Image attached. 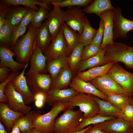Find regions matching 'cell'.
Instances as JSON below:
<instances>
[{
    "mask_svg": "<svg viewBox=\"0 0 133 133\" xmlns=\"http://www.w3.org/2000/svg\"><path fill=\"white\" fill-rule=\"evenodd\" d=\"M114 24L113 40L119 38H125L128 33L133 30V20L125 17L119 7L113 9Z\"/></svg>",
    "mask_w": 133,
    "mask_h": 133,
    "instance_id": "52a82bcc",
    "label": "cell"
},
{
    "mask_svg": "<svg viewBox=\"0 0 133 133\" xmlns=\"http://www.w3.org/2000/svg\"><path fill=\"white\" fill-rule=\"evenodd\" d=\"M68 63V59L66 56L60 57L48 63L47 68L51 78L52 83L54 82L63 70L67 67Z\"/></svg>",
    "mask_w": 133,
    "mask_h": 133,
    "instance_id": "484cf974",
    "label": "cell"
},
{
    "mask_svg": "<svg viewBox=\"0 0 133 133\" xmlns=\"http://www.w3.org/2000/svg\"><path fill=\"white\" fill-rule=\"evenodd\" d=\"M70 88L78 93L90 94L107 101V96L101 92L89 82H85L76 77L69 84Z\"/></svg>",
    "mask_w": 133,
    "mask_h": 133,
    "instance_id": "d6986e66",
    "label": "cell"
},
{
    "mask_svg": "<svg viewBox=\"0 0 133 133\" xmlns=\"http://www.w3.org/2000/svg\"><path fill=\"white\" fill-rule=\"evenodd\" d=\"M43 133L39 132L34 128L32 129L29 133Z\"/></svg>",
    "mask_w": 133,
    "mask_h": 133,
    "instance_id": "db71d44e",
    "label": "cell"
},
{
    "mask_svg": "<svg viewBox=\"0 0 133 133\" xmlns=\"http://www.w3.org/2000/svg\"><path fill=\"white\" fill-rule=\"evenodd\" d=\"M47 60V57L43 54L39 46L36 44H34L29 61L30 67L25 75L35 73H42L46 67Z\"/></svg>",
    "mask_w": 133,
    "mask_h": 133,
    "instance_id": "2e32d148",
    "label": "cell"
},
{
    "mask_svg": "<svg viewBox=\"0 0 133 133\" xmlns=\"http://www.w3.org/2000/svg\"><path fill=\"white\" fill-rule=\"evenodd\" d=\"M24 115L23 113L12 110L7 104L0 102V121L4 125L8 133L11 131L17 120Z\"/></svg>",
    "mask_w": 133,
    "mask_h": 133,
    "instance_id": "7402d4cb",
    "label": "cell"
},
{
    "mask_svg": "<svg viewBox=\"0 0 133 133\" xmlns=\"http://www.w3.org/2000/svg\"><path fill=\"white\" fill-rule=\"evenodd\" d=\"M93 125H92L89 126L81 130L75 132L73 133H85L90 128H91L93 126Z\"/></svg>",
    "mask_w": 133,
    "mask_h": 133,
    "instance_id": "816d5d0a",
    "label": "cell"
},
{
    "mask_svg": "<svg viewBox=\"0 0 133 133\" xmlns=\"http://www.w3.org/2000/svg\"><path fill=\"white\" fill-rule=\"evenodd\" d=\"M0 3L7 6L23 5L30 9L38 11L39 8L37 5L45 7L49 9L50 8L48 5L41 3L38 0H0Z\"/></svg>",
    "mask_w": 133,
    "mask_h": 133,
    "instance_id": "f546056e",
    "label": "cell"
},
{
    "mask_svg": "<svg viewBox=\"0 0 133 133\" xmlns=\"http://www.w3.org/2000/svg\"><path fill=\"white\" fill-rule=\"evenodd\" d=\"M84 47L81 43L78 44L72 50L68 59L70 66L72 70L77 68L81 60L83 52Z\"/></svg>",
    "mask_w": 133,
    "mask_h": 133,
    "instance_id": "e575fe53",
    "label": "cell"
},
{
    "mask_svg": "<svg viewBox=\"0 0 133 133\" xmlns=\"http://www.w3.org/2000/svg\"><path fill=\"white\" fill-rule=\"evenodd\" d=\"M62 29L69 53L71 52L73 48L81 42L80 36L77 32L71 28L65 23Z\"/></svg>",
    "mask_w": 133,
    "mask_h": 133,
    "instance_id": "f1b7e54d",
    "label": "cell"
},
{
    "mask_svg": "<svg viewBox=\"0 0 133 133\" xmlns=\"http://www.w3.org/2000/svg\"><path fill=\"white\" fill-rule=\"evenodd\" d=\"M47 20L52 41L58 35L65 23L64 11L58 6H53Z\"/></svg>",
    "mask_w": 133,
    "mask_h": 133,
    "instance_id": "5bb4252c",
    "label": "cell"
},
{
    "mask_svg": "<svg viewBox=\"0 0 133 133\" xmlns=\"http://www.w3.org/2000/svg\"><path fill=\"white\" fill-rule=\"evenodd\" d=\"M47 93L42 92L37 93L33 95L34 101L36 100L44 101L45 103Z\"/></svg>",
    "mask_w": 133,
    "mask_h": 133,
    "instance_id": "7dc6e473",
    "label": "cell"
},
{
    "mask_svg": "<svg viewBox=\"0 0 133 133\" xmlns=\"http://www.w3.org/2000/svg\"><path fill=\"white\" fill-rule=\"evenodd\" d=\"M95 99L98 103L99 110L98 114L116 118L120 117L122 111L115 107L107 101L101 99L95 96Z\"/></svg>",
    "mask_w": 133,
    "mask_h": 133,
    "instance_id": "83f0119b",
    "label": "cell"
},
{
    "mask_svg": "<svg viewBox=\"0 0 133 133\" xmlns=\"http://www.w3.org/2000/svg\"><path fill=\"white\" fill-rule=\"evenodd\" d=\"M45 103V102L43 100H36L34 101L35 105L38 108H42L43 106Z\"/></svg>",
    "mask_w": 133,
    "mask_h": 133,
    "instance_id": "681fc988",
    "label": "cell"
},
{
    "mask_svg": "<svg viewBox=\"0 0 133 133\" xmlns=\"http://www.w3.org/2000/svg\"><path fill=\"white\" fill-rule=\"evenodd\" d=\"M114 8L110 0H95L83 10L85 14H95L98 16L102 13Z\"/></svg>",
    "mask_w": 133,
    "mask_h": 133,
    "instance_id": "4316f807",
    "label": "cell"
},
{
    "mask_svg": "<svg viewBox=\"0 0 133 133\" xmlns=\"http://www.w3.org/2000/svg\"><path fill=\"white\" fill-rule=\"evenodd\" d=\"M113 64L109 63L102 66L89 69L87 70L79 72L77 77L85 82H88L107 74Z\"/></svg>",
    "mask_w": 133,
    "mask_h": 133,
    "instance_id": "d4e9b609",
    "label": "cell"
},
{
    "mask_svg": "<svg viewBox=\"0 0 133 133\" xmlns=\"http://www.w3.org/2000/svg\"><path fill=\"white\" fill-rule=\"evenodd\" d=\"M104 32L103 22L102 20L100 19L99 28L91 44L101 48L103 38Z\"/></svg>",
    "mask_w": 133,
    "mask_h": 133,
    "instance_id": "7bdbcfd3",
    "label": "cell"
},
{
    "mask_svg": "<svg viewBox=\"0 0 133 133\" xmlns=\"http://www.w3.org/2000/svg\"><path fill=\"white\" fill-rule=\"evenodd\" d=\"M0 133H8L5 130L2 123L0 122Z\"/></svg>",
    "mask_w": 133,
    "mask_h": 133,
    "instance_id": "f5cc1de1",
    "label": "cell"
},
{
    "mask_svg": "<svg viewBox=\"0 0 133 133\" xmlns=\"http://www.w3.org/2000/svg\"><path fill=\"white\" fill-rule=\"evenodd\" d=\"M85 133H107L97 127L95 125Z\"/></svg>",
    "mask_w": 133,
    "mask_h": 133,
    "instance_id": "c3c4849f",
    "label": "cell"
},
{
    "mask_svg": "<svg viewBox=\"0 0 133 133\" xmlns=\"http://www.w3.org/2000/svg\"><path fill=\"white\" fill-rule=\"evenodd\" d=\"M12 28V25L6 19L4 24L0 29V45L10 47V39Z\"/></svg>",
    "mask_w": 133,
    "mask_h": 133,
    "instance_id": "74e56055",
    "label": "cell"
},
{
    "mask_svg": "<svg viewBox=\"0 0 133 133\" xmlns=\"http://www.w3.org/2000/svg\"><path fill=\"white\" fill-rule=\"evenodd\" d=\"M49 10L45 7L40 6L30 24L35 28L40 26L42 24V22L48 18L50 12Z\"/></svg>",
    "mask_w": 133,
    "mask_h": 133,
    "instance_id": "f35d334b",
    "label": "cell"
},
{
    "mask_svg": "<svg viewBox=\"0 0 133 133\" xmlns=\"http://www.w3.org/2000/svg\"><path fill=\"white\" fill-rule=\"evenodd\" d=\"M97 30L92 27L87 19L84 25L83 31L80 35V42L84 47L91 44Z\"/></svg>",
    "mask_w": 133,
    "mask_h": 133,
    "instance_id": "836d02e7",
    "label": "cell"
},
{
    "mask_svg": "<svg viewBox=\"0 0 133 133\" xmlns=\"http://www.w3.org/2000/svg\"><path fill=\"white\" fill-rule=\"evenodd\" d=\"M0 8L4 11L5 19L13 26L20 23L30 8L19 6H7L0 3Z\"/></svg>",
    "mask_w": 133,
    "mask_h": 133,
    "instance_id": "ffe728a7",
    "label": "cell"
},
{
    "mask_svg": "<svg viewBox=\"0 0 133 133\" xmlns=\"http://www.w3.org/2000/svg\"><path fill=\"white\" fill-rule=\"evenodd\" d=\"M14 124L18 125L21 133H28L33 128L30 112L19 117Z\"/></svg>",
    "mask_w": 133,
    "mask_h": 133,
    "instance_id": "8d00e7d4",
    "label": "cell"
},
{
    "mask_svg": "<svg viewBox=\"0 0 133 133\" xmlns=\"http://www.w3.org/2000/svg\"><path fill=\"white\" fill-rule=\"evenodd\" d=\"M114 9L106 11L98 16L103 21L104 24L103 36L101 46V49L114 42L113 40Z\"/></svg>",
    "mask_w": 133,
    "mask_h": 133,
    "instance_id": "e0dca14e",
    "label": "cell"
},
{
    "mask_svg": "<svg viewBox=\"0 0 133 133\" xmlns=\"http://www.w3.org/2000/svg\"></svg>",
    "mask_w": 133,
    "mask_h": 133,
    "instance_id": "6f0895ef",
    "label": "cell"
},
{
    "mask_svg": "<svg viewBox=\"0 0 133 133\" xmlns=\"http://www.w3.org/2000/svg\"><path fill=\"white\" fill-rule=\"evenodd\" d=\"M106 96L107 101L121 111L126 105L129 103L130 100L132 98L125 94H112Z\"/></svg>",
    "mask_w": 133,
    "mask_h": 133,
    "instance_id": "d6a6232c",
    "label": "cell"
},
{
    "mask_svg": "<svg viewBox=\"0 0 133 133\" xmlns=\"http://www.w3.org/2000/svg\"><path fill=\"white\" fill-rule=\"evenodd\" d=\"M68 107L67 102L57 101L49 112L44 114H41L39 110L31 111L33 128L43 133H53L56 117Z\"/></svg>",
    "mask_w": 133,
    "mask_h": 133,
    "instance_id": "6da1fadb",
    "label": "cell"
},
{
    "mask_svg": "<svg viewBox=\"0 0 133 133\" xmlns=\"http://www.w3.org/2000/svg\"><path fill=\"white\" fill-rule=\"evenodd\" d=\"M122 111L120 117L127 121L133 123V106L129 103L123 107Z\"/></svg>",
    "mask_w": 133,
    "mask_h": 133,
    "instance_id": "ee69618b",
    "label": "cell"
},
{
    "mask_svg": "<svg viewBox=\"0 0 133 133\" xmlns=\"http://www.w3.org/2000/svg\"><path fill=\"white\" fill-rule=\"evenodd\" d=\"M65 23L71 28L77 32L80 36L84 24L87 19L83 9L80 7H67L64 11Z\"/></svg>",
    "mask_w": 133,
    "mask_h": 133,
    "instance_id": "ba28073f",
    "label": "cell"
},
{
    "mask_svg": "<svg viewBox=\"0 0 133 133\" xmlns=\"http://www.w3.org/2000/svg\"><path fill=\"white\" fill-rule=\"evenodd\" d=\"M95 96L90 94L78 93L67 103L68 107H79L83 113V118L94 116L98 114L99 105Z\"/></svg>",
    "mask_w": 133,
    "mask_h": 133,
    "instance_id": "5b68a950",
    "label": "cell"
},
{
    "mask_svg": "<svg viewBox=\"0 0 133 133\" xmlns=\"http://www.w3.org/2000/svg\"><path fill=\"white\" fill-rule=\"evenodd\" d=\"M129 133H133V129H132Z\"/></svg>",
    "mask_w": 133,
    "mask_h": 133,
    "instance_id": "9f6ffc18",
    "label": "cell"
},
{
    "mask_svg": "<svg viewBox=\"0 0 133 133\" xmlns=\"http://www.w3.org/2000/svg\"><path fill=\"white\" fill-rule=\"evenodd\" d=\"M115 118L113 116H104L97 114L91 117L83 118L76 132L81 130L89 126L99 123Z\"/></svg>",
    "mask_w": 133,
    "mask_h": 133,
    "instance_id": "d590c367",
    "label": "cell"
},
{
    "mask_svg": "<svg viewBox=\"0 0 133 133\" xmlns=\"http://www.w3.org/2000/svg\"><path fill=\"white\" fill-rule=\"evenodd\" d=\"M15 56V53L9 47L0 45V67L9 68L13 72L19 71L25 64L15 61L13 57Z\"/></svg>",
    "mask_w": 133,
    "mask_h": 133,
    "instance_id": "ac0fdd59",
    "label": "cell"
},
{
    "mask_svg": "<svg viewBox=\"0 0 133 133\" xmlns=\"http://www.w3.org/2000/svg\"><path fill=\"white\" fill-rule=\"evenodd\" d=\"M72 77L70 70L67 67L64 69L54 82L52 83L50 90L62 89L69 84Z\"/></svg>",
    "mask_w": 133,
    "mask_h": 133,
    "instance_id": "4dcf8cb0",
    "label": "cell"
},
{
    "mask_svg": "<svg viewBox=\"0 0 133 133\" xmlns=\"http://www.w3.org/2000/svg\"><path fill=\"white\" fill-rule=\"evenodd\" d=\"M51 41V35L46 19L40 26L36 28L34 45L37 44L43 52L48 47Z\"/></svg>",
    "mask_w": 133,
    "mask_h": 133,
    "instance_id": "603a6c76",
    "label": "cell"
},
{
    "mask_svg": "<svg viewBox=\"0 0 133 133\" xmlns=\"http://www.w3.org/2000/svg\"><path fill=\"white\" fill-rule=\"evenodd\" d=\"M28 66V63H26L21 73L11 82L15 89L22 97L26 105L34 101L33 95L29 89L25 75Z\"/></svg>",
    "mask_w": 133,
    "mask_h": 133,
    "instance_id": "9a60e30c",
    "label": "cell"
},
{
    "mask_svg": "<svg viewBox=\"0 0 133 133\" xmlns=\"http://www.w3.org/2000/svg\"><path fill=\"white\" fill-rule=\"evenodd\" d=\"M105 48L102 49L98 54L86 59L81 60L77 68L79 72L94 67L108 64L105 56Z\"/></svg>",
    "mask_w": 133,
    "mask_h": 133,
    "instance_id": "cb8c5ba5",
    "label": "cell"
},
{
    "mask_svg": "<svg viewBox=\"0 0 133 133\" xmlns=\"http://www.w3.org/2000/svg\"><path fill=\"white\" fill-rule=\"evenodd\" d=\"M88 82L106 95L112 94H125L129 95L120 85L107 74Z\"/></svg>",
    "mask_w": 133,
    "mask_h": 133,
    "instance_id": "30bf717a",
    "label": "cell"
},
{
    "mask_svg": "<svg viewBox=\"0 0 133 133\" xmlns=\"http://www.w3.org/2000/svg\"><path fill=\"white\" fill-rule=\"evenodd\" d=\"M107 74L120 85L130 97H133V73L118 63L113 64Z\"/></svg>",
    "mask_w": 133,
    "mask_h": 133,
    "instance_id": "8992f818",
    "label": "cell"
},
{
    "mask_svg": "<svg viewBox=\"0 0 133 133\" xmlns=\"http://www.w3.org/2000/svg\"><path fill=\"white\" fill-rule=\"evenodd\" d=\"M105 48V56L108 63L121 62L127 68L133 69V47L114 42Z\"/></svg>",
    "mask_w": 133,
    "mask_h": 133,
    "instance_id": "7a4b0ae2",
    "label": "cell"
},
{
    "mask_svg": "<svg viewBox=\"0 0 133 133\" xmlns=\"http://www.w3.org/2000/svg\"><path fill=\"white\" fill-rule=\"evenodd\" d=\"M93 1L92 0H48L49 4L58 6L61 8L72 7L86 6Z\"/></svg>",
    "mask_w": 133,
    "mask_h": 133,
    "instance_id": "1f68e13d",
    "label": "cell"
},
{
    "mask_svg": "<svg viewBox=\"0 0 133 133\" xmlns=\"http://www.w3.org/2000/svg\"><path fill=\"white\" fill-rule=\"evenodd\" d=\"M78 93L70 88L66 89L49 90L47 93L45 103L53 106L57 101L67 103Z\"/></svg>",
    "mask_w": 133,
    "mask_h": 133,
    "instance_id": "44dd1931",
    "label": "cell"
},
{
    "mask_svg": "<svg viewBox=\"0 0 133 133\" xmlns=\"http://www.w3.org/2000/svg\"><path fill=\"white\" fill-rule=\"evenodd\" d=\"M11 71V69L8 68L0 67V82H3L9 76Z\"/></svg>",
    "mask_w": 133,
    "mask_h": 133,
    "instance_id": "bcb514c9",
    "label": "cell"
},
{
    "mask_svg": "<svg viewBox=\"0 0 133 133\" xmlns=\"http://www.w3.org/2000/svg\"><path fill=\"white\" fill-rule=\"evenodd\" d=\"M102 50L100 47L91 44L84 47L81 60L86 59L98 54Z\"/></svg>",
    "mask_w": 133,
    "mask_h": 133,
    "instance_id": "b9f144b4",
    "label": "cell"
},
{
    "mask_svg": "<svg viewBox=\"0 0 133 133\" xmlns=\"http://www.w3.org/2000/svg\"><path fill=\"white\" fill-rule=\"evenodd\" d=\"M37 11L30 9L23 17L20 24L22 25L27 27L32 22Z\"/></svg>",
    "mask_w": 133,
    "mask_h": 133,
    "instance_id": "f6af8a7d",
    "label": "cell"
},
{
    "mask_svg": "<svg viewBox=\"0 0 133 133\" xmlns=\"http://www.w3.org/2000/svg\"><path fill=\"white\" fill-rule=\"evenodd\" d=\"M4 93L8 98L7 104L12 110L24 115L31 111V107L25 104L22 97L15 89L11 82L5 86Z\"/></svg>",
    "mask_w": 133,
    "mask_h": 133,
    "instance_id": "7c38bea8",
    "label": "cell"
},
{
    "mask_svg": "<svg viewBox=\"0 0 133 133\" xmlns=\"http://www.w3.org/2000/svg\"><path fill=\"white\" fill-rule=\"evenodd\" d=\"M19 71L13 72H11L8 77L0 83V102L7 104L8 103L7 97L4 93L5 87L7 85L20 74Z\"/></svg>",
    "mask_w": 133,
    "mask_h": 133,
    "instance_id": "60d3db41",
    "label": "cell"
},
{
    "mask_svg": "<svg viewBox=\"0 0 133 133\" xmlns=\"http://www.w3.org/2000/svg\"><path fill=\"white\" fill-rule=\"evenodd\" d=\"M27 28L20 23L13 26L10 41V48L14 46L18 39L24 34L26 31Z\"/></svg>",
    "mask_w": 133,
    "mask_h": 133,
    "instance_id": "ab89813d",
    "label": "cell"
},
{
    "mask_svg": "<svg viewBox=\"0 0 133 133\" xmlns=\"http://www.w3.org/2000/svg\"><path fill=\"white\" fill-rule=\"evenodd\" d=\"M27 32L20 37L15 45L10 48L15 53L17 62L25 64L28 63L33 52L35 35L36 28L31 24Z\"/></svg>",
    "mask_w": 133,
    "mask_h": 133,
    "instance_id": "3957f363",
    "label": "cell"
},
{
    "mask_svg": "<svg viewBox=\"0 0 133 133\" xmlns=\"http://www.w3.org/2000/svg\"><path fill=\"white\" fill-rule=\"evenodd\" d=\"M25 76L28 87L33 96L40 92L47 93L50 90L52 83L50 75L35 73Z\"/></svg>",
    "mask_w": 133,
    "mask_h": 133,
    "instance_id": "8fae6325",
    "label": "cell"
},
{
    "mask_svg": "<svg viewBox=\"0 0 133 133\" xmlns=\"http://www.w3.org/2000/svg\"><path fill=\"white\" fill-rule=\"evenodd\" d=\"M68 107L55 122L53 133H73L83 118V113L79 109L74 110Z\"/></svg>",
    "mask_w": 133,
    "mask_h": 133,
    "instance_id": "277c9868",
    "label": "cell"
},
{
    "mask_svg": "<svg viewBox=\"0 0 133 133\" xmlns=\"http://www.w3.org/2000/svg\"><path fill=\"white\" fill-rule=\"evenodd\" d=\"M8 133H21L19 128L18 125L14 124L11 131Z\"/></svg>",
    "mask_w": 133,
    "mask_h": 133,
    "instance_id": "f907efd6",
    "label": "cell"
},
{
    "mask_svg": "<svg viewBox=\"0 0 133 133\" xmlns=\"http://www.w3.org/2000/svg\"><path fill=\"white\" fill-rule=\"evenodd\" d=\"M43 52L47 57L48 63L59 57L66 56L68 53V51L62 28L56 37Z\"/></svg>",
    "mask_w": 133,
    "mask_h": 133,
    "instance_id": "9c48e42d",
    "label": "cell"
},
{
    "mask_svg": "<svg viewBox=\"0 0 133 133\" xmlns=\"http://www.w3.org/2000/svg\"><path fill=\"white\" fill-rule=\"evenodd\" d=\"M129 103L132 104L133 106V98H131L129 101Z\"/></svg>",
    "mask_w": 133,
    "mask_h": 133,
    "instance_id": "11a10c76",
    "label": "cell"
},
{
    "mask_svg": "<svg viewBox=\"0 0 133 133\" xmlns=\"http://www.w3.org/2000/svg\"><path fill=\"white\" fill-rule=\"evenodd\" d=\"M95 125L107 133H129L133 129V123L117 117Z\"/></svg>",
    "mask_w": 133,
    "mask_h": 133,
    "instance_id": "4fadbf2b",
    "label": "cell"
}]
</instances>
